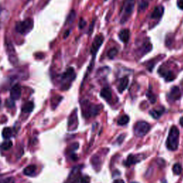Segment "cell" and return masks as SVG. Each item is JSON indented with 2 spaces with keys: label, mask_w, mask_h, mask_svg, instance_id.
I'll return each mask as SVG.
<instances>
[{
  "label": "cell",
  "mask_w": 183,
  "mask_h": 183,
  "mask_svg": "<svg viewBox=\"0 0 183 183\" xmlns=\"http://www.w3.org/2000/svg\"><path fill=\"white\" fill-rule=\"evenodd\" d=\"M180 132L177 127L172 126L171 127L169 135L166 141V146L168 150L171 151H175L177 149L179 145Z\"/></svg>",
  "instance_id": "cell-1"
},
{
  "label": "cell",
  "mask_w": 183,
  "mask_h": 183,
  "mask_svg": "<svg viewBox=\"0 0 183 183\" xmlns=\"http://www.w3.org/2000/svg\"><path fill=\"white\" fill-rule=\"evenodd\" d=\"M34 27V21L32 19H26L17 22L15 25V29L18 33L22 35H26L32 31Z\"/></svg>",
  "instance_id": "cell-2"
},
{
  "label": "cell",
  "mask_w": 183,
  "mask_h": 183,
  "mask_svg": "<svg viewBox=\"0 0 183 183\" xmlns=\"http://www.w3.org/2000/svg\"><path fill=\"white\" fill-rule=\"evenodd\" d=\"M100 107L98 105H94L88 101H85L82 103V115L85 117L89 118L94 117L98 114Z\"/></svg>",
  "instance_id": "cell-3"
},
{
  "label": "cell",
  "mask_w": 183,
  "mask_h": 183,
  "mask_svg": "<svg viewBox=\"0 0 183 183\" xmlns=\"http://www.w3.org/2000/svg\"><path fill=\"white\" fill-rule=\"evenodd\" d=\"M76 77L75 70L73 68L68 69L65 72L63 73V75L61 77V83H62V89H68L70 87L71 83L75 80Z\"/></svg>",
  "instance_id": "cell-4"
},
{
  "label": "cell",
  "mask_w": 183,
  "mask_h": 183,
  "mask_svg": "<svg viewBox=\"0 0 183 183\" xmlns=\"http://www.w3.org/2000/svg\"><path fill=\"white\" fill-rule=\"evenodd\" d=\"M135 6V0H125L123 5V10L122 11L121 23H124L130 17Z\"/></svg>",
  "instance_id": "cell-5"
},
{
  "label": "cell",
  "mask_w": 183,
  "mask_h": 183,
  "mask_svg": "<svg viewBox=\"0 0 183 183\" xmlns=\"http://www.w3.org/2000/svg\"><path fill=\"white\" fill-rule=\"evenodd\" d=\"M150 130V125L144 121L137 122L134 126V133L137 137H144Z\"/></svg>",
  "instance_id": "cell-6"
},
{
  "label": "cell",
  "mask_w": 183,
  "mask_h": 183,
  "mask_svg": "<svg viewBox=\"0 0 183 183\" xmlns=\"http://www.w3.org/2000/svg\"><path fill=\"white\" fill-rule=\"evenodd\" d=\"M5 49L7 54L9 60L12 64L13 65H16L18 63V57L17 54L16 53L15 47L12 45V43L10 41L7 40L5 41Z\"/></svg>",
  "instance_id": "cell-7"
},
{
  "label": "cell",
  "mask_w": 183,
  "mask_h": 183,
  "mask_svg": "<svg viewBox=\"0 0 183 183\" xmlns=\"http://www.w3.org/2000/svg\"><path fill=\"white\" fill-rule=\"evenodd\" d=\"M104 41V37L102 34H98L95 37H94V39L93 41V42L92 44V47H91V50H90V52H91V54H92V57L94 58H95V55L98 52V50H99V48L101 47L102 45L103 44Z\"/></svg>",
  "instance_id": "cell-8"
},
{
  "label": "cell",
  "mask_w": 183,
  "mask_h": 183,
  "mask_svg": "<svg viewBox=\"0 0 183 183\" xmlns=\"http://www.w3.org/2000/svg\"><path fill=\"white\" fill-rule=\"evenodd\" d=\"M22 94V89L20 85H15L11 87L10 91V97L13 100H18Z\"/></svg>",
  "instance_id": "cell-9"
},
{
  "label": "cell",
  "mask_w": 183,
  "mask_h": 183,
  "mask_svg": "<svg viewBox=\"0 0 183 183\" xmlns=\"http://www.w3.org/2000/svg\"><path fill=\"white\" fill-rule=\"evenodd\" d=\"M77 112H74L71 115L69 119V122H68V127L69 130H74L75 129L76 127H77Z\"/></svg>",
  "instance_id": "cell-10"
},
{
  "label": "cell",
  "mask_w": 183,
  "mask_h": 183,
  "mask_svg": "<svg viewBox=\"0 0 183 183\" xmlns=\"http://www.w3.org/2000/svg\"><path fill=\"white\" fill-rule=\"evenodd\" d=\"M159 73L160 74L161 76H163V77L165 79L166 81H169V82L172 81L175 78L172 72L166 70V69H164V68L163 69L160 68V69H159Z\"/></svg>",
  "instance_id": "cell-11"
},
{
  "label": "cell",
  "mask_w": 183,
  "mask_h": 183,
  "mask_svg": "<svg viewBox=\"0 0 183 183\" xmlns=\"http://www.w3.org/2000/svg\"><path fill=\"white\" fill-rule=\"evenodd\" d=\"M181 97V93H180L179 87H173L171 89L170 93L169 94V97L171 100L176 101L177 99H179Z\"/></svg>",
  "instance_id": "cell-12"
},
{
  "label": "cell",
  "mask_w": 183,
  "mask_h": 183,
  "mask_svg": "<svg viewBox=\"0 0 183 183\" xmlns=\"http://www.w3.org/2000/svg\"><path fill=\"white\" fill-rule=\"evenodd\" d=\"M118 36H119L120 39L122 41V42L127 43V41H129V37H130V32H129V30L127 29H122L120 32Z\"/></svg>",
  "instance_id": "cell-13"
},
{
  "label": "cell",
  "mask_w": 183,
  "mask_h": 183,
  "mask_svg": "<svg viewBox=\"0 0 183 183\" xmlns=\"http://www.w3.org/2000/svg\"><path fill=\"white\" fill-rule=\"evenodd\" d=\"M140 155H129L128 157H127V160L124 163V164L126 166H131L132 164H136L139 163V162L141 161V159L140 158Z\"/></svg>",
  "instance_id": "cell-14"
},
{
  "label": "cell",
  "mask_w": 183,
  "mask_h": 183,
  "mask_svg": "<svg viewBox=\"0 0 183 183\" xmlns=\"http://www.w3.org/2000/svg\"><path fill=\"white\" fill-rule=\"evenodd\" d=\"M164 13V7L162 6H158L155 8V10L151 15V18L152 19H159Z\"/></svg>",
  "instance_id": "cell-15"
},
{
  "label": "cell",
  "mask_w": 183,
  "mask_h": 183,
  "mask_svg": "<svg viewBox=\"0 0 183 183\" xmlns=\"http://www.w3.org/2000/svg\"><path fill=\"white\" fill-rule=\"evenodd\" d=\"M9 18V12L7 10H0V28H2L4 26V24H5Z\"/></svg>",
  "instance_id": "cell-16"
},
{
  "label": "cell",
  "mask_w": 183,
  "mask_h": 183,
  "mask_svg": "<svg viewBox=\"0 0 183 183\" xmlns=\"http://www.w3.org/2000/svg\"><path fill=\"white\" fill-rule=\"evenodd\" d=\"M128 83H129V79L127 77H124L120 80L119 86H118V90H119L120 93L123 92L124 90L127 89V86H128Z\"/></svg>",
  "instance_id": "cell-17"
},
{
  "label": "cell",
  "mask_w": 183,
  "mask_h": 183,
  "mask_svg": "<svg viewBox=\"0 0 183 183\" xmlns=\"http://www.w3.org/2000/svg\"><path fill=\"white\" fill-rule=\"evenodd\" d=\"M100 96L107 101H110L112 99V92L109 88H104L100 92Z\"/></svg>",
  "instance_id": "cell-18"
},
{
  "label": "cell",
  "mask_w": 183,
  "mask_h": 183,
  "mask_svg": "<svg viewBox=\"0 0 183 183\" xmlns=\"http://www.w3.org/2000/svg\"><path fill=\"white\" fill-rule=\"evenodd\" d=\"M152 49V46L150 41H147L145 44H143L142 47L140 49V52L141 55H144L150 52Z\"/></svg>",
  "instance_id": "cell-19"
},
{
  "label": "cell",
  "mask_w": 183,
  "mask_h": 183,
  "mask_svg": "<svg viewBox=\"0 0 183 183\" xmlns=\"http://www.w3.org/2000/svg\"><path fill=\"white\" fill-rule=\"evenodd\" d=\"M164 108H158V109H155L150 112V115H152L155 119H158L161 117V115L163 114L164 112Z\"/></svg>",
  "instance_id": "cell-20"
},
{
  "label": "cell",
  "mask_w": 183,
  "mask_h": 183,
  "mask_svg": "<svg viewBox=\"0 0 183 183\" xmlns=\"http://www.w3.org/2000/svg\"><path fill=\"white\" fill-rule=\"evenodd\" d=\"M36 169H37V167L35 165H34V164H31V165L27 166V168H24V174L25 175H27V176L33 175L36 172Z\"/></svg>",
  "instance_id": "cell-21"
},
{
  "label": "cell",
  "mask_w": 183,
  "mask_h": 183,
  "mask_svg": "<svg viewBox=\"0 0 183 183\" xmlns=\"http://www.w3.org/2000/svg\"><path fill=\"white\" fill-rule=\"evenodd\" d=\"M34 110V104L32 102H28L25 103L22 107V112L24 113H30Z\"/></svg>",
  "instance_id": "cell-22"
},
{
  "label": "cell",
  "mask_w": 183,
  "mask_h": 183,
  "mask_svg": "<svg viewBox=\"0 0 183 183\" xmlns=\"http://www.w3.org/2000/svg\"><path fill=\"white\" fill-rule=\"evenodd\" d=\"M12 136V129L10 127H5L2 130V137L4 139H10Z\"/></svg>",
  "instance_id": "cell-23"
},
{
  "label": "cell",
  "mask_w": 183,
  "mask_h": 183,
  "mask_svg": "<svg viewBox=\"0 0 183 183\" xmlns=\"http://www.w3.org/2000/svg\"><path fill=\"white\" fill-rule=\"evenodd\" d=\"M129 121V117L127 115H124L123 116H122V117L117 120V124L120 126H123L128 123Z\"/></svg>",
  "instance_id": "cell-24"
},
{
  "label": "cell",
  "mask_w": 183,
  "mask_h": 183,
  "mask_svg": "<svg viewBox=\"0 0 183 183\" xmlns=\"http://www.w3.org/2000/svg\"><path fill=\"white\" fill-rule=\"evenodd\" d=\"M62 99V97L60 96H56L54 97H53V98L52 99V100H51V105H52V107L53 108H55L56 107L59 105V103L61 102Z\"/></svg>",
  "instance_id": "cell-25"
},
{
  "label": "cell",
  "mask_w": 183,
  "mask_h": 183,
  "mask_svg": "<svg viewBox=\"0 0 183 183\" xmlns=\"http://www.w3.org/2000/svg\"><path fill=\"white\" fill-rule=\"evenodd\" d=\"M12 147V142L11 140H6L2 143L1 145V148L3 150H8Z\"/></svg>",
  "instance_id": "cell-26"
},
{
  "label": "cell",
  "mask_w": 183,
  "mask_h": 183,
  "mask_svg": "<svg viewBox=\"0 0 183 183\" xmlns=\"http://www.w3.org/2000/svg\"><path fill=\"white\" fill-rule=\"evenodd\" d=\"M172 171L175 175H179L182 172V166L179 163L174 164L172 167Z\"/></svg>",
  "instance_id": "cell-27"
},
{
  "label": "cell",
  "mask_w": 183,
  "mask_h": 183,
  "mask_svg": "<svg viewBox=\"0 0 183 183\" xmlns=\"http://www.w3.org/2000/svg\"><path fill=\"white\" fill-rule=\"evenodd\" d=\"M75 17H76V13L75 11L72 10L71 11V12L69 13V15H68V19H67V21H66V23L67 24H72L74 22V20H75Z\"/></svg>",
  "instance_id": "cell-28"
},
{
  "label": "cell",
  "mask_w": 183,
  "mask_h": 183,
  "mask_svg": "<svg viewBox=\"0 0 183 183\" xmlns=\"http://www.w3.org/2000/svg\"><path fill=\"white\" fill-rule=\"evenodd\" d=\"M117 52L118 51L116 48L111 49V50H110V51H109L108 53H107L108 57L110 58V59H114L115 57L117 54Z\"/></svg>",
  "instance_id": "cell-29"
},
{
  "label": "cell",
  "mask_w": 183,
  "mask_h": 183,
  "mask_svg": "<svg viewBox=\"0 0 183 183\" xmlns=\"http://www.w3.org/2000/svg\"><path fill=\"white\" fill-rule=\"evenodd\" d=\"M148 6V2L146 1V0H141V2L140 3V5H139V10L143 11L146 10Z\"/></svg>",
  "instance_id": "cell-30"
},
{
  "label": "cell",
  "mask_w": 183,
  "mask_h": 183,
  "mask_svg": "<svg viewBox=\"0 0 183 183\" xmlns=\"http://www.w3.org/2000/svg\"><path fill=\"white\" fill-rule=\"evenodd\" d=\"M6 106L8 108H12L15 107V100H13L12 99L10 98V99H8L6 101Z\"/></svg>",
  "instance_id": "cell-31"
},
{
  "label": "cell",
  "mask_w": 183,
  "mask_h": 183,
  "mask_svg": "<svg viewBox=\"0 0 183 183\" xmlns=\"http://www.w3.org/2000/svg\"><path fill=\"white\" fill-rule=\"evenodd\" d=\"M15 178L12 177L5 178V179L3 180H0V183H15Z\"/></svg>",
  "instance_id": "cell-32"
},
{
  "label": "cell",
  "mask_w": 183,
  "mask_h": 183,
  "mask_svg": "<svg viewBox=\"0 0 183 183\" xmlns=\"http://www.w3.org/2000/svg\"><path fill=\"white\" fill-rule=\"evenodd\" d=\"M147 95L148 97V98H149V99H150V102L153 104L155 102H156V97H155V96L152 93V92H148L147 93Z\"/></svg>",
  "instance_id": "cell-33"
},
{
  "label": "cell",
  "mask_w": 183,
  "mask_h": 183,
  "mask_svg": "<svg viewBox=\"0 0 183 183\" xmlns=\"http://www.w3.org/2000/svg\"><path fill=\"white\" fill-rule=\"evenodd\" d=\"M90 182V178L88 176H84V177L81 178L80 183H89Z\"/></svg>",
  "instance_id": "cell-34"
},
{
  "label": "cell",
  "mask_w": 183,
  "mask_h": 183,
  "mask_svg": "<svg viewBox=\"0 0 183 183\" xmlns=\"http://www.w3.org/2000/svg\"><path fill=\"white\" fill-rule=\"evenodd\" d=\"M85 25H86V22L83 19H81L80 21V23H79V27H80V29H82L85 27Z\"/></svg>",
  "instance_id": "cell-35"
},
{
  "label": "cell",
  "mask_w": 183,
  "mask_h": 183,
  "mask_svg": "<svg viewBox=\"0 0 183 183\" xmlns=\"http://www.w3.org/2000/svg\"><path fill=\"white\" fill-rule=\"evenodd\" d=\"M177 6L180 10H183V0H178Z\"/></svg>",
  "instance_id": "cell-36"
},
{
  "label": "cell",
  "mask_w": 183,
  "mask_h": 183,
  "mask_svg": "<svg viewBox=\"0 0 183 183\" xmlns=\"http://www.w3.org/2000/svg\"><path fill=\"white\" fill-rule=\"evenodd\" d=\"M113 183H125L124 182V180H115L114 181V182Z\"/></svg>",
  "instance_id": "cell-37"
},
{
  "label": "cell",
  "mask_w": 183,
  "mask_h": 183,
  "mask_svg": "<svg viewBox=\"0 0 183 183\" xmlns=\"http://www.w3.org/2000/svg\"><path fill=\"white\" fill-rule=\"evenodd\" d=\"M93 26H94V21L92 22L91 26H90V28H89V34H91V32L92 31V28H93Z\"/></svg>",
  "instance_id": "cell-38"
},
{
  "label": "cell",
  "mask_w": 183,
  "mask_h": 183,
  "mask_svg": "<svg viewBox=\"0 0 183 183\" xmlns=\"http://www.w3.org/2000/svg\"><path fill=\"white\" fill-rule=\"evenodd\" d=\"M180 125H181L182 127H183V117L180 118Z\"/></svg>",
  "instance_id": "cell-39"
},
{
  "label": "cell",
  "mask_w": 183,
  "mask_h": 183,
  "mask_svg": "<svg viewBox=\"0 0 183 183\" xmlns=\"http://www.w3.org/2000/svg\"><path fill=\"white\" fill-rule=\"evenodd\" d=\"M1 103H2V100L1 99H0V108H1Z\"/></svg>",
  "instance_id": "cell-40"
},
{
  "label": "cell",
  "mask_w": 183,
  "mask_h": 183,
  "mask_svg": "<svg viewBox=\"0 0 183 183\" xmlns=\"http://www.w3.org/2000/svg\"><path fill=\"white\" fill-rule=\"evenodd\" d=\"M132 183H137V182H132Z\"/></svg>",
  "instance_id": "cell-41"
}]
</instances>
